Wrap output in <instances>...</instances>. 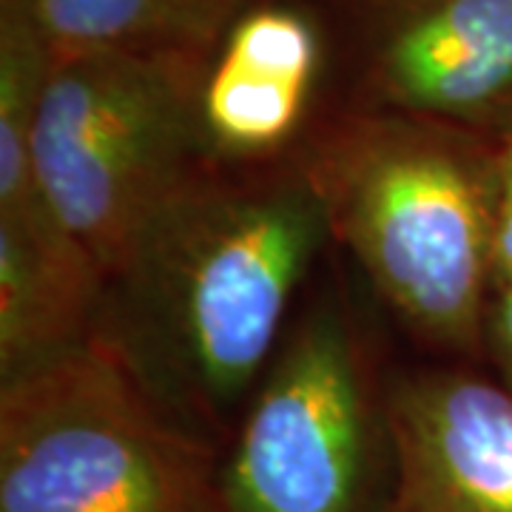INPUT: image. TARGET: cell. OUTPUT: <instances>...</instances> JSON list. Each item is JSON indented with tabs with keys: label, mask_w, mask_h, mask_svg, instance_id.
Instances as JSON below:
<instances>
[{
	"label": "cell",
	"mask_w": 512,
	"mask_h": 512,
	"mask_svg": "<svg viewBox=\"0 0 512 512\" xmlns=\"http://www.w3.org/2000/svg\"><path fill=\"white\" fill-rule=\"evenodd\" d=\"M328 228L316 174L197 183L117 276L140 291L163 365L205 410L231 407L274 362L293 293Z\"/></svg>",
	"instance_id": "6da1fadb"
},
{
	"label": "cell",
	"mask_w": 512,
	"mask_h": 512,
	"mask_svg": "<svg viewBox=\"0 0 512 512\" xmlns=\"http://www.w3.org/2000/svg\"><path fill=\"white\" fill-rule=\"evenodd\" d=\"M194 60L123 49L52 55L32 131L37 191L106 279L126 271L200 183Z\"/></svg>",
	"instance_id": "7a4b0ae2"
},
{
	"label": "cell",
	"mask_w": 512,
	"mask_h": 512,
	"mask_svg": "<svg viewBox=\"0 0 512 512\" xmlns=\"http://www.w3.org/2000/svg\"><path fill=\"white\" fill-rule=\"evenodd\" d=\"M313 171L330 225L410 328L453 348L478 339L490 254V177L453 126L376 117Z\"/></svg>",
	"instance_id": "3957f363"
},
{
	"label": "cell",
	"mask_w": 512,
	"mask_h": 512,
	"mask_svg": "<svg viewBox=\"0 0 512 512\" xmlns=\"http://www.w3.org/2000/svg\"><path fill=\"white\" fill-rule=\"evenodd\" d=\"M0 512H225L126 350L83 339L0 384Z\"/></svg>",
	"instance_id": "277c9868"
},
{
	"label": "cell",
	"mask_w": 512,
	"mask_h": 512,
	"mask_svg": "<svg viewBox=\"0 0 512 512\" xmlns=\"http://www.w3.org/2000/svg\"><path fill=\"white\" fill-rule=\"evenodd\" d=\"M373 413L348 325L330 305L293 330L220 470L225 512H367Z\"/></svg>",
	"instance_id": "5b68a950"
},
{
	"label": "cell",
	"mask_w": 512,
	"mask_h": 512,
	"mask_svg": "<svg viewBox=\"0 0 512 512\" xmlns=\"http://www.w3.org/2000/svg\"><path fill=\"white\" fill-rule=\"evenodd\" d=\"M384 512H512V393L470 373L402 382L384 407Z\"/></svg>",
	"instance_id": "8992f818"
},
{
	"label": "cell",
	"mask_w": 512,
	"mask_h": 512,
	"mask_svg": "<svg viewBox=\"0 0 512 512\" xmlns=\"http://www.w3.org/2000/svg\"><path fill=\"white\" fill-rule=\"evenodd\" d=\"M373 86L447 126L512 109V0H416L382 37Z\"/></svg>",
	"instance_id": "52a82bcc"
},
{
	"label": "cell",
	"mask_w": 512,
	"mask_h": 512,
	"mask_svg": "<svg viewBox=\"0 0 512 512\" xmlns=\"http://www.w3.org/2000/svg\"><path fill=\"white\" fill-rule=\"evenodd\" d=\"M319 55L316 26L296 9L259 6L234 20L202 80L205 140L231 157L285 146L308 109Z\"/></svg>",
	"instance_id": "ba28073f"
},
{
	"label": "cell",
	"mask_w": 512,
	"mask_h": 512,
	"mask_svg": "<svg viewBox=\"0 0 512 512\" xmlns=\"http://www.w3.org/2000/svg\"><path fill=\"white\" fill-rule=\"evenodd\" d=\"M103 282L86 251H46L0 225V384L89 339Z\"/></svg>",
	"instance_id": "9c48e42d"
},
{
	"label": "cell",
	"mask_w": 512,
	"mask_h": 512,
	"mask_svg": "<svg viewBox=\"0 0 512 512\" xmlns=\"http://www.w3.org/2000/svg\"><path fill=\"white\" fill-rule=\"evenodd\" d=\"M52 55L123 49L197 57L245 0H23Z\"/></svg>",
	"instance_id": "30bf717a"
},
{
	"label": "cell",
	"mask_w": 512,
	"mask_h": 512,
	"mask_svg": "<svg viewBox=\"0 0 512 512\" xmlns=\"http://www.w3.org/2000/svg\"><path fill=\"white\" fill-rule=\"evenodd\" d=\"M490 191V254L493 268L512 282V131L498 151Z\"/></svg>",
	"instance_id": "8fae6325"
},
{
	"label": "cell",
	"mask_w": 512,
	"mask_h": 512,
	"mask_svg": "<svg viewBox=\"0 0 512 512\" xmlns=\"http://www.w3.org/2000/svg\"><path fill=\"white\" fill-rule=\"evenodd\" d=\"M498 330L512 356V282H504V293L498 302Z\"/></svg>",
	"instance_id": "7c38bea8"
}]
</instances>
